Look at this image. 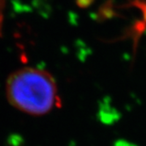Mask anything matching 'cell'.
Listing matches in <instances>:
<instances>
[{
  "instance_id": "cell-1",
  "label": "cell",
  "mask_w": 146,
  "mask_h": 146,
  "mask_svg": "<svg viewBox=\"0 0 146 146\" xmlns=\"http://www.w3.org/2000/svg\"><path fill=\"white\" fill-rule=\"evenodd\" d=\"M5 95L11 105L29 115H45L60 103L57 85L49 72L24 67L13 72L6 80Z\"/></svg>"
},
{
  "instance_id": "cell-2",
  "label": "cell",
  "mask_w": 146,
  "mask_h": 146,
  "mask_svg": "<svg viewBox=\"0 0 146 146\" xmlns=\"http://www.w3.org/2000/svg\"><path fill=\"white\" fill-rule=\"evenodd\" d=\"M5 7V0H0V36H1L3 31V26H4Z\"/></svg>"
},
{
  "instance_id": "cell-3",
  "label": "cell",
  "mask_w": 146,
  "mask_h": 146,
  "mask_svg": "<svg viewBox=\"0 0 146 146\" xmlns=\"http://www.w3.org/2000/svg\"><path fill=\"white\" fill-rule=\"evenodd\" d=\"M91 1H92V0H78V3H79L80 5H87L89 3H91Z\"/></svg>"
}]
</instances>
